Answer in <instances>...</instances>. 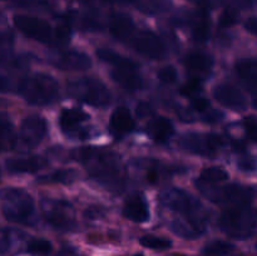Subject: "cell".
I'll return each instance as SVG.
<instances>
[{
	"instance_id": "cell-55",
	"label": "cell",
	"mask_w": 257,
	"mask_h": 256,
	"mask_svg": "<svg viewBox=\"0 0 257 256\" xmlns=\"http://www.w3.org/2000/svg\"><path fill=\"white\" fill-rule=\"evenodd\" d=\"M256 248H257V242H256Z\"/></svg>"
},
{
	"instance_id": "cell-53",
	"label": "cell",
	"mask_w": 257,
	"mask_h": 256,
	"mask_svg": "<svg viewBox=\"0 0 257 256\" xmlns=\"http://www.w3.org/2000/svg\"><path fill=\"white\" fill-rule=\"evenodd\" d=\"M252 103H253V107H255L257 109V93L255 94V97H253V102Z\"/></svg>"
},
{
	"instance_id": "cell-34",
	"label": "cell",
	"mask_w": 257,
	"mask_h": 256,
	"mask_svg": "<svg viewBox=\"0 0 257 256\" xmlns=\"http://www.w3.org/2000/svg\"><path fill=\"white\" fill-rule=\"evenodd\" d=\"M52 242L44 238H34L30 240L27 246V251L32 255H48L52 252Z\"/></svg>"
},
{
	"instance_id": "cell-54",
	"label": "cell",
	"mask_w": 257,
	"mask_h": 256,
	"mask_svg": "<svg viewBox=\"0 0 257 256\" xmlns=\"http://www.w3.org/2000/svg\"><path fill=\"white\" fill-rule=\"evenodd\" d=\"M135 256H143V255H135Z\"/></svg>"
},
{
	"instance_id": "cell-33",
	"label": "cell",
	"mask_w": 257,
	"mask_h": 256,
	"mask_svg": "<svg viewBox=\"0 0 257 256\" xmlns=\"http://www.w3.org/2000/svg\"><path fill=\"white\" fill-rule=\"evenodd\" d=\"M140 243L145 247L151 248V250H158V251H163V250H168V248L172 246V242L167 238L163 237H158V236H153V235H146L142 236L140 238Z\"/></svg>"
},
{
	"instance_id": "cell-32",
	"label": "cell",
	"mask_w": 257,
	"mask_h": 256,
	"mask_svg": "<svg viewBox=\"0 0 257 256\" xmlns=\"http://www.w3.org/2000/svg\"><path fill=\"white\" fill-rule=\"evenodd\" d=\"M13 124L10 122L9 117L5 114H0V148L4 147L5 145H9V147L13 148L14 143V130Z\"/></svg>"
},
{
	"instance_id": "cell-1",
	"label": "cell",
	"mask_w": 257,
	"mask_h": 256,
	"mask_svg": "<svg viewBox=\"0 0 257 256\" xmlns=\"http://www.w3.org/2000/svg\"><path fill=\"white\" fill-rule=\"evenodd\" d=\"M77 158L87 166L90 177L109 190L122 191L125 176L119 157L110 151L85 147L78 151Z\"/></svg>"
},
{
	"instance_id": "cell-37",
	"label": "cell",
	"mask_w": 257,
	"mask_h": 256,
	"mask_svg": "<svg viewBox=\"0 0 257 256\" xmlns=\"http://www.w3.org/2000/svg\"><path fill=\"white\" fill-rule=\"evenodd\" d=\"M157 77L165 84H173V83L177 82L178 73L173 65H166L158 70Z\"/></svg>"
},
{
	"instance_id": "cell-29",
	"label": "cell",
	"mask_w": 257,
	"mask_h": 256,
	"mask_svg": "<svg viewBox=\"0 0 257 256\" xmlns=\"http://www.w3.org/2000/svg\"><path fill=\"white\" fill-rule=\"evenodd\" d=\"M235 251V246L227 241L215 240L208 242L203 247L202 252L205 256H231Z\"/></svg>"
},
{
	"instance_id": "cell-8",
	"label": "cell",
	"mask_w": 257,
	"mask_h": 256,
	"mask_svg": "<svg viewBox=\"0 0 257 256\" xmlns=\"http://www.w3.org/2000/svg\"><path fill=\"white\" fill-rule=\"evenodd\" d=\"M177 146L182 151L190 152L192 155L202 156V157L213 158L221 152L225 146V141L221 136L210 133H186L181 136Z\"/></svg>"
},
{
	"instance_id": "cell-52",
	"label": "cell",
	"mask_w": 257,
	"mask_h": 256,
	"mask_svg": "<svg viewBox=\"0 0 257 256\" xmlns=\"http://www.w3.org/2000/svg\"><path fill=\"white\" fill-rule=\"evenodd\" d=\"M188 2L195 3V4H197L200 8H206V9H207L208 5H210V0H188Z\"/></svg>"
},
{
	"instance_id": "cell-45",
	"label": "cell",
	"mask_w": 257,
	"mask_h": 256,
	"mask_svg": "<svg viewBox=\"0 0 257 256\" xmlns=\"http://www.w3.org/2000/svg\"><path fill=\"white\" fill-rule=\"evenodd\" d=\"M153 113V107L150 103H140L137 105V115L140 118H147Z\"/></svg>"
},
{
	"instance_id": "cell-38",
	"label": "cell",
	"mask_w": 257,
	"mask_h": 256,
	"mask_svg": "<svg viewBox=\"0 0 257 256\" xmlns=\"http://www.w3.org/2000/svg\"><path fill=\"white\" fill-rule=\"evenodd\" d=\"M238 20V13L236 8L228 7L223 10L220 17V27L221 28H230L235 25Z\"/></svg>"
},
{
	"instance_id": "cell-40",
	"label": "cell",
	"mask_w": 257,
	"mask_h": 256,
	"mask_svg": "<svg viewBox=\"0 0 257 256\" xmlns=\"http://www.w3.org/2000/svg\"><path fill=\"white\" fill-rule=\"evenodd\" d=\"M243 127L248 138L257 143V119L255 117H247L243 120Z\"/></svg>"
},
{
	"instance_id": "cell-35",
	"label": "cell",
	"mask_w": 257,
	"mask_h": 256,
	"mask_svg": "<svg viewBox=\"0 0 257 256\" xmlns=\"http://www.w3.org/2000/svg\"><path fill=\"white\" fill-rule=\"evenodd\" d=\"M14 7L27 10H39L47 12L50 9V4L47 0H10Z\"/></svg>"
},
{
	"instance_id": "cell-21",
	"label": "cell",
	"mask_w": 257,
	"mask_h": 256,
	"mask_svg": "<svg viewBox=\"0 0 257 256\" xmlns=\"http://www.w3.org/2000/svg\"><path fill=\"white\" fill-rule=\"evenodd\" d=\"M183 64L187 70L200 78V75L206 74L212 69L213 57L203 52H191L183 59Z\"/></svg>"
},
{
	"instance_id": "cell-15",
	"label": "cell",
	"mask_w": 257,
	"mask_h": 256,
	"mask_svg": "<svg viewBox=\"0 0 257 256\" xmlns=\"http://www.w3.org/2000/svg\"><path fill=\"white\" fill-rule=\"evenodd\" d=\"M49 165V161L42 156H29V157L9 158L5 162V167L10 173H35Z\"/></svg>"
},
{
	"instance_id": "cell-11",
	"label": "cell",
	"mask_w": 257,
	"mask_h": 256,
	"mask_svg": "<svg viewBox=\"0 0 257 256\" xmlns=\"http://www.w3.org/2000/svg\"><path fill=\"white\" fill-rule=\"evenodd\" d=\"M131 44L136 52L153 60L163 59L167 54L166 45L163 44L161 38L150 30H142L133 35Z\"/></svg>"
},
{
	"instance_id": "cell-31",
	"label": "cell",
	"mask_w": 257,
	"mask_h": 256,
	"mask_svg": "<svg viewBox=\"0 0 257 256\" xmlns=\"http://www.w3.org/2000/svg\"><path fill=\"white\" fill-rule=\"evenodd\" d=\"M80 27L85 32H99L102 30L103 22L100 14L98 12H87L80 18Z\"/></svg>"
},
{
	"instance_id": "cell-20",
	"label": "cell",
	"mask_w": 257,
	"mask_h": 256,
	"mask_svg": "<svg viewBox=\"0 0 257 256\" xmlns=\"http://www.w3.org/2000/svg\"><path fill=\"white\" fill-rule=\"evenodd\" d=\"M123 215L128 220L135 221V222H146L150 218V211H148V205L143 196H131L124 203Z\"/></svg>"
},
{
	"instance_id": "cell-9",
	"label": "cell",
	"mask_w": 257,
	"mask_h": 256,
	"mask_svg": "<svg viewBox=\"0 0 257 256\" xmlns=\"http://www.w3.org/2000/svg\"><path fill=\"white\" fill-rule=\"evenodd\" d=\"M198 190L210 198L212 202L220 205H232V206H247L252 201L253 192L250 187L237 185H226L222 187L215 186H198Z\"/></svg>"
},
{
	"instance_id": "cell-46",
	"label": "cell",
	"mask_w": 257,
	"mask_h": 256,
	"mask_svg": "<svg viewBox=\"0 0 257 256\" xmlns=\"http://www.w3.org/2000/svg\"><path fill=\"white\" fill-rule=\"evenodd\" d=\"M231 2L240 9H252L257 5V0H231Z\"/></svg>"
},
{
	"instance_id": "cell-22",
	"label": "cell",
	"mask_w": 257,
	"mask_h": 256,
	"mask_svg": "<svg viewBox=\"0 0 257 256\" xmlns=\"http://www.w3.org/2000/svg\"><path fill=\"white\" fill-rule=\"evenodd\" d=\"M175 128L168 118L158 117L153 118L147 124V133L153 141L158 143H166L172 137Z\"/></svg>"
},
{
	"instance_id": "cell-6",
	"label": "cell",
	"mask_w": 257,
	"mask_h": 256,
	"mask_svg": "<svg viewBox=\"0 0 257 256\" xmlns=\"http://www.w3.org/2000/svg\"><path fill=\"white\" fill-rule=\"evenodd\" d=\"M68 92L75 99L95 108L107 107L112 102V94L100 80L95 78H78L68 83Z\"/></svg>"
},
{
	"instance_id": "cell-39",
	"label": "cell",
	"mask_w": 257,
	"mask_h": 256,
	"mask_svg": "<svg viewBox=\"0 0 257 256\" xmlns=\"http://www.w3.org/2000/svg\"><path fill=\"white\" fill-rule=\"evenodd\" d=\"M13 44H14V37L12 33H0V60L9 57Z\"/></svg>"
},
{
	"instance_id": "cell-25",
	"label": "cell",
	"mask_w": 257,
	"mask_h": 256,
	"mask_svg": "<svg viewBox=\"0 0 257 256\" xmlns=\"http://www.w3.org/2000/svg\"><path fill=\"white\" fill-rule=\"evenodd\" d=\"M78 177V172L75 170H58L49 175L42 176L37 180L38 183H54V185H69L73 183Z\"/></svg>"
},
{
	"instance_id": "cell-48",
	"label": "cell",
	"mask_w": 257,
	"mask_h": 256,
	"mask_svg": "<svg viewBox=\"0 0 257 256\" xmlns=\"http://www.w3.org/2000/svg\"><path fill=\"white\" fill-rule=\"evenodd\" d=\"M13 90V83L9 78L0 75V93H8Z\"/></svg>"
},
{
	"instance_id": "cell-2",
	"label": "cell",
	"mask_w": 257,
	"mask_h": 256,
	"mask_svg": "<svg viewBox=\"0 0 257 256\" xmlns=\"http://www.w3.org/2000/svg\"><path fill=\"white\" fill-rule=\"evenodd\" d=\"M160 201L168 210L183 216L180 220L190 225L198 235H202L206 230V213L200 201L192 195L181 188H167L162 191Z\"/></svg>"
},
{
	"instance_id": "cell-18",
	"label": "cell",
	"mask_w": 257,
	"mask_h": 256,
	"mask_svg": "<svg viewBox=\"0 0 257 256\" xmlns=\"http://www.w3.org/2000/svg\"><path fill=\"white\" fill-rule=\"evenodd\" d=\"M188 24L191 27V33L195 42L206 43L210 39L211 22L206 8H200L197 12L193 13L188 19Z\"/></svg>"
},
{
	"instance_id": "cell-51",
	"label": "cell",
	"mask_w": 257,
	"mask_h": 256,
	"mask_svg": "<svg viewBox=\"0 0 257 256\" xmlns=\"http://www.w3.org/2000/svg\"><path fill=\"white\" fill-rule=\"evenodd\" d=\"M232 148L236 151V152L242 153V152H245L246 145H245V142H243V141H233Z\"/></svg>"
},
{
	"instance_id": "cell-43",
	"label": "cell",
	"mask_w": 257,
	"mask_h": 256,
	"mask_svg": "<svg viewBox=\"0 0 257 256\" xmlns=\"http://www.w3.org/2000/svg\"><path fill=\"white\" fill-rule=\"evenodd\" d=\"M222 118H223L222 113L213 109H207L206 112H203L202 114V120L206 123H217L220 122Z\"/></svg>"
},
{
	"instance_id": "cell-49",
	"label": "cell",
	"mask_w": 257,
	"mask_h": 256,
	"mask_svg": "<svg viewBox=\"0 0 257 256\" xmlns=\"http://www.w3.org/2000/svg\"><path fill=\"white\" fill-rule=\"evenodd\" d=\"M245 28L247 32H250L251 34L256 35L257 37V17L248 18L245 23Z\"/></svg>"
},
{
	"instance_id": "cell-42",
	"label": "cell",
	"mask_w": 257,
	"mask_h": 256,
	"mask_svg": "<svg viewBox=\"0 0 257 256\" xmlns=\"http://www.w3.org/2000/svg\"><path fill=\"white\" fill-rule=\"evenodd\" d=\"M12 245V235L9 230L0 228V252H7Z\"/></svg>"
},
{
	"instance_id": "cell-14",
	"label": "cell",
	"mask_w": 257,
	"mask_h": 256,
	"mask_svg": "<svg viewBox=\"0 0 257 256\" xmlns=\"http://www.w3.org/2000/svg\"><path fill=\"white\" fill-rule=\"evenodd\" d=\"M213 97L220 104L230 108V109L245 110L247 107V102H246V98L242 92L227 83L216 85L213 89Z\"/></svg>"
},
{
	"instance_id": "cell-19",
	"label": "cell",
	"mask_w": 257,
	"mask_h": 256,
	"mask_svg": "<svg viewBox=\"0 0 257 256\" xmlns=\"http://www.w3.org/2000/svg\"><path fill=\"white\" fill-rule=\"evenodd\" d=\"M135 128V120L131 115L130 110L125 107H118L113 112L109 120V130L115 137H123L132 132Z\"/></svg>"
},
{
	"instance_id": "cell-50",
	"label": "cell",
	"mask_w": 257,
	"mask_h": 256,
	"mask_svg": "<svg viewBox=\"0 0 257 256\" xmlns=\"http://www.w3.org/2000/svg\"><path fill=\"white\" fill-rule=\"evenodd\" d=\"M177 114L180 117V119L185 120V122H193V115L192 113L188 112V110L183 109V108H178L177 109Z\"/></svg>"
},
{
	"instance_id": "cell-24",
	"label": "cell",
	"mask_w": 257,
	"mask_h": 256,
	"mask_svg": "<svg viewBox=\"0 0 257 256\" xmlns=\"http://www.w3.org/2000/svg\"><path fill=\"white\" fill-rule=\"evenodd\" d=\"M235 70L238 77L250 85H257V58H246L236 63Z\"/></svg>"
},
{
	"instance_id": "cell-23",
	"label": "cell",
	"mask_w": 257,
	"mask_h": 256,
	"mask_svg": "<svg viewBox=\"0 0 257 256\" xmlns=\"http://www.w3.org/2000/svg\"><path fill=\"white\" fill-rule=\"evenodd\" d=\"M88 115L78 108H69V109L62 110L59 115V125L62 131L67 133L77 132L80 128V124L88 119Z\"/></svg>"
},
{
	"instance_id": "cell-26",
	"label": "cell",
	"mask_w": 257,
	"mask_h": 256,
	"mask_svg": "<svg viewBox=\"0 0 257 256\" xmlns=\"http://www.w3.org/2000/svg\"><path fill=\"white\" fill-rule=\"evenodd\" d=\"M130 3L148 15L162 14L171 5V0H130Z\"/></svg>"
},
{
	"instance_id": "cell-10",
	"label": "cell",
	"mask_w": 257,
	"mask_h": 256,
	"mask_svg": "<svg viewBox=\"0 0 257 256\" xmlns=\"http://www.w3.org/2000/svg\"><path fill=\"white\" fill-rule=\"evenodd\" d=\"M48 133V124L44 118L39 115H29L22 123L20 133L15 137L13 148L17 150H30L37 147L44 141Z\"/></svg>"
},
{
	"instance_id": "cell-16",
	"label": "cell",
	"mask_w": 257,
	"mask_h": 256,
	"mask_svg": "<svg viewBox=\"0 0 257 256\" xmlns=\"http://www.w3.org/2000/svg\"><path fill=\"white\" fill-rule=\"evenodd\" d=\"M110 35L119 42H128L135 33V23L130 15L124 13H113L108 20Z\"/></svg>"
},
{
	"instance_id": "cell-13",
	"label": "cell",
	"mask_w": 257,
	"mask_h": 256,
	"mask_svg": "<svg viewBox=\"0 0 257 256\" xmlns=\"http://www.w3.org/2000/svg\"><path fill=\"white\" fill-rule=\"evenodd\" d=\"M54 67L63 70H87L92 67V59L77 50H65L53 55L50 59Z\"/></svg>"
},
{
	"instance_id": "cell-27",
	"label": "cell",
	"mask_w": 257,
	"mask_h": 256,
	"mask_svg": "<svg viewBox=\"0 0 257 256\" xmlns=\"http://www.w3.org/2000/svg\"><path fill=\"white\" fill-rule=\"evenodd\" d=\"M228 178V173L221 167H210L206 168L201 172L200 177L196 181V185L198 186H215L217 183L223 182Z\"/></svg>"
},
{
	"instance_id": "cell-12",
	"label": "cell",
	"mask_w": 257,
	"mask_h": 256,
	"mask_svg": "<svg viewBox=\"0 0 257 256\" xmlns=\"http://www.w3.org/2000/svg\"><path fill=\"white\" fill-rule=\"evenodd\" d=\"M14 24L23 34L30 39L52 44L53 30L49 23L45 20L29 15H15Z\"/></svg>"
},
{
	"instance_id": "cell-4",
	"label": "cell",
	"mask_w": 257,
	"mask_h": 256,
	"mask_svg": "<svg viewBox=\"0 0 257 256\" xmlns=\"http://www.w3.org/2000/svg\"><path fill=\"white\" fill-rule=\"evenodd\" d=\"M17 88L18 93L28 103L38 107L54 104L59 100V84L54 78L44 73L23 78Z\"/></svg>"
},
{
	"instance_id": "cell-36",
	"label": "cell",
	"mask_w": 257,
	"mask_h": 256,
	"mask_svg": "<svg viewBox=\"0 0 257 256\" xmlns=\"http://www.w3.org/2000/svg\"><path fill=\"white\" fill-rule=\"evenodd\" d=\"M202 89V83H201V78L193 77L190 80L185 83L182 87L180 88V93L185 97L195 98L198 93Z\"/></svg>"
},
{
	"instance_id": "cell-3",
	"label": "cell",
	"mask_w": 257,
	"mask_h": 256,
	"mask_svg": "<svg viewBox=\"0 0 257 256\" xmlns=\"http://www.w3.org/2000/svg\"><path fill=\"white\" fill-rule=\"evenodd\" d=\"M0 201L7 220L25 226L35 225V203L27 191L15 187L3 188L0 190Z\"/></svg>"
},
{
	"instance_id": "cell-47",
	"label": "cell",
	"mask_w": 257,
	"mask_h": 256,
	"mask_svg": "<svg viewBox=\"0 0 257 256\" xmlns=\"http://www.w3.org/2000/svg\"><path fill=\"white\" fill-rule=\"evenodd\" d=\"M160 167H148L147 181L150 183H157L160 180Z\"/></svg>"
},
{
	"instance_id": "cell-17",
	"label": "cell",
	"mask_w": 257,
	"mask_h": 256,
	"mask_svg": "<svg viewBox=\"0 0 257 256\" xmlns=\"http://www.w3.org/2000/svg\"><path fill=\"white\" fill-rule=\"evenodd\" d=\"M112 78L123 89L130 90V92L141 90L145 85L143 78L138 73V65L137 67L114 68L112 70Z\"/></svg>"
},
{
	"instance_id": "cell-7",
	"label": "cell",
	"mask_w": 257,
	"mask_h": 256,
	"mask_svg": "<svg viewBox=\"0 0 257 256\" xmlns=\"http://www.w3.org/2000/svg\"><path fill=\"white\" fill-rule=\"evenodd\" d=\"M42 212L45 221L59 231H73L77 226L72 203L62 198H43Z\"/></svg>"
},
{
	"instance_id": "cell-30",
	"label": "cell",
	"mask_w": 257,
	"mask_h": 256,
	"mask_svg": "<svg viewBox=\"0 0 257 256\" xmlns=\"http://www.w3.org/2000/svg\"><path fill=\"white\" fill-rule=\"evenodd\" d=\"M70 35H72V25H70V20L67 19L60 23L55 32L53 33L52 44L55 47H64L69 43Z\"/></svg>"
},
{
	"instance_id": "cell-5",
	"label": "cell",
	"mask_w": 257,
	"mask_h": 256,
	"mask_svg": "<svg viewBox=\"0 0 257 256\" xmlns=\"http://www.w3.org/2000/svg\"><path fill=\"white\" fill-rule=\"evenodd\" d=\"M218 226L230 237L246 240L256 230L257 211L248 206H233L221 213Z\"/></svg>"
},
{
	"instance_id": "cell-41",
	"label": "cell",
	"mask_w": 257,
	"mask_h": 256,
	"mask_svg": "<svg viewBox=\"0 0 257 256\" xmlns=\"http://www.w3.org/2000/svg\"><path fill=\"white\" fill-rule=\"evenodd\" d=\"M237 166L241 171H243V172H253L257 168L256 161L253 160L252 157H248V156L241 157L240 160L237 161Z\"/></svg>"
},
{
	"instance_id": "cell-44",
	"label": "cell",
	"mask_w": 257,
	"mask_h": 256,
	"mask_svg": "<svg viewBox=\"0 0 257 256\" xmlns=\"http://www.w3.org/2000/svg\"><path fill=\"white\" fill-rule=\"evenodd\" d=\"M192 108L196 110H200V112H206L207 109H210V102H208L206 98L202 97H195L192 98Z\"/></svg>"
},
{
	"instance_id": "cell-28",
	"label": "cell",
	"mask_w": 257,
	"mask_h": 256,
	"mask_svg": "<svg viewBox=\"0 0 257 256\" xmlns=\"http://www.w3.org/2000/svg\"><path fill=\"white\" fill-rule=\"evenodd\" d=\"M97 55L100 60L108 63V64L113 65L114 68H125V67H137L133 60L128 59V58L123 57V55L117 54L115 52L109 49H104L100 48L97 50Z\"/></svg>"
}]
</instances>
